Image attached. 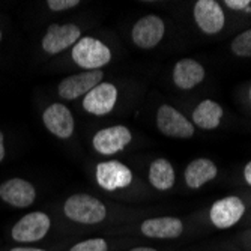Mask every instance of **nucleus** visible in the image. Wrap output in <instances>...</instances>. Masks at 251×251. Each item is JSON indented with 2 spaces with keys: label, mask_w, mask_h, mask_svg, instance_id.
Segmentation results:
<instances>
[{
  "label": "nucleus",
  "mask_w": 251,
  "mask_h": 251,
  "mask_svg": "<svg viewBox=\"0 0 251 251\" xmlns=\"http://www.w3.org/2000/svg\"><path fill=\"white\" fill-rule=\"evenodd\" d=\"M204 78V68L194 59H180L173 68V81L179 89H193Z\"/></svg>",
  "instance_id": "obj_16"
},
{
  "label": "nucleus",
  "mask_w": 251,
  "mask_h": 251,
  "mask_svg": "<svg viewBox=\"0 0 251 251\" xmlns=\"http://www.w3.org/2000/svg\"><path fill=\"white\" fill-rule=\"evenodd\" d=\"M35 197L36 190L29 180L12 177L0 185V199L12 208H29Z\"/></svg>",
  "instance_id": "obj_13"
},
{
  "label": "nucleus",
  "mask_w": 251,
  "mask_h": 251,
  "mask_svg": "<svg viewBox=\"0 0 251 251\" xmlns=\"http://www.w3.org/2000/svg\"><path fill=\"white\" fill-rule=\"evenodd\" d=\"M0 41H2V30H0Z\"/></svg>",
  "instance_id": "obj_28"
},
{
  "label": "nucleus",
  "mask_w": 251,
  "mask_h": 251,
  "mask_svg": "<svg viewBox=\"0 0 251 251\" xmlns=\"http://www.w3.org/2000/svg\"><path fill=\"white\" fill-rule=\"evenodd\" d=\"M104 73L97 71H83L80 74H74L66 77L59 84V97L62 100H77L86 95L89 90H92L95 86L101 83Z\"/></svg>",
  "instance_id": "obj_10"
},
{
  "label": "nucleus",
  "mask_w": 251,
  "mask_h": 251,
  "mask_svg": "<svg viewBox=\"0 0 251 251\" xmlns=\"http://www.w3.org/2000/svg\"><path fill=\"white\" fill-rule=\"evenodd\" d=\"M244 179H245V182L247 184L251 187V161L245 166V169H244Z\"/></svg>",
  "instance_id": "obj_24"
},
{
  "label": "nucleus",
  "mask_w": 251,
  "mask_h": 251,
  "mask_svg": "<svg viewBox=\"0 0 251 251\" xmlns=\"http://www.w3.org/2000/svg\"><path fill=\"white\" fill-rule=\"evenodd\" d=\"M81 36V30L75 25H50L42 38V50L49 54H57L74 47Z\"/></svg>",
  "instance_id": "obj_7"
},
{
  "label": "nucleus",
  "mask_w": 251,
  "mask_h": 251,
  "mask_svg": "<svg viewBox=\"0 0 251 251\" xmlns=\"http://www.w3.org/2000/svg\"><path fill=\"white\" fill-rule=\"evenodd\" d=\"M66 218L80 224H98L105 220L107 209L104 203L90 194H74L63 204Z\"/></svg>",
  "instance_id": "obj_1"
},
{
  "label": "nucleus",
  "mask_w": 251,
  "mask_h": 251,
  "mask_svg": "<svg viewBox=\"0 0 251 251\" xmlns=\"http://www.w3.org/2000/svg\"><path fill=\"white\" fill-rule=\"evenodd\" d=\"M129 251H156L155 248H151V247H135Z\"/></svg>",
  "instance_id": "obj_27"
},
{
  "label": "nucleus",
  "mask_w": 251,
  "mask_h": 251,
  "mask_svg": "<svg viewBox=\"0 0 251 251\" xmlns=\"http://www.w3.org/2000/svg\"><path fill=\"white\" fill-rule=\"evenodd\" d=\"M140 232L153 239H175L184 232V224L176 217H156L145 220L140 226Z\"/></svg>",
  "instance_id": "obj_15"
},
{
  "label": "nucleus",
  "mask_w": 251,
  "mask_h": 251,
  "mask_svg": "<svg viewBox=\"0 0 251 251\" xmlns=\"http://www.w3.org/2000/svg\"><path fill=\"white\" fill-rule=\"evenodd\" d=\"M194 20L199 29L206 35H215L223 30L226 17L223 8L215 0H199L194 5Z\"/></svg>",
  "instance_id": "obj_12"
},
{
  "label": "nucleus",
  "mask_w": 251,
  "mask_h": 251,
  "mask_svg": "<svg viewBox=\"0 0 251 251\" xmlns=\"http://www.w3.org/2000/svg\"><path fill=\"white\" fill-rule=\"evenodd\" d=\"M218 169L214 161L208 158H197L191 161L185 169V182L187 185L193 190L203 187L209 180L217 177Z\"/></svg>",
  "instance_id": "obj_17"
},
{
  "label": "nucleus",
  "mask_w": 251,
  "mask_h": 251,
  "mask_svg": "<svg viewBox=\"0 0 251 251\" xmlns=\"http://www.w3.org/2000/svg\"><path fill=\"white\" fill-rule=\"evenodd\" d=\"M250 98H251V89H250Z\"/></svg>",
  "instance_id": "obj_29"
},
{
  "label": "nucleus",
  "mask_w": 251,
  "mask_h": 251,
  "mask_svg": "<svg viewBox=\"0 0 251 251\" xmlns=\"http://www.w3.org/2000/svg\"><path fill=\"white\" fill-rule=\"evenodd\" d=\"M149 182L151 185L159 191H167L175 185V170L173 166L164 158H158L152 161L149 167Z\"/></svg>",
  "instance_id": "obj_19"
},
{
  "label": "nucleus",
  "mask_w": 251,
  "mask_h": 251,
  "mask_svg": "<svg viewBox=\"0 0 251 251\" xmlns=\"http://www.w3.org/2000/svg\"><path fill=\"white\" fill-rule=\"evenodd\" d=\"M223 115V107L218 102L203 100L193 111V122L201 129H214L220 125Z\"/></svg>",
  "instance_id": "obj_18"
},
{
  "label": "nucleus",
  "mask_w": 251,
  "mask_h": 251,
  "mask_svg": "<svg viewBox=\"0 0 251 251\" xmlns=\"http://www.w3.org/2000/svg\"><path fill=\"white\" fill-rule=\"evenodd\" d=\"M245 214V204L236 196H229L217 200L209 211L211 223L217 229H230L241 221Z\"/></svg>",
  "instance_id": "obj_5"
},
{
  "label": "nucleus",
  "mask_w": 251,
  "mask_h": 251,
  "mask_svg": "<svg viewBox=\"0 0 251 251\" xmlns=\"http://www.w3.org/2000/svg\"><path fill=\"white\" fill-rule=\"evenodd\" d=\"M44 125L59 139H68L74 132V116L71 110L60 102H54L45 108L42 115Z\"/></svg>",
  "instance_id": "obj_14"
},
{
  "label": "nucleus",
  "mask_w": 251,
  "mask_h": 251,
  "mask_svg": "<svg viewBox=\"0 0 251 251\" xmlns=\"http://www.w3.org/2000/svg\"><path fill=\"white\" fill-rule=\"evenodd\" d=\"M9 251H47L44 248H36V247H14Z\"/></svg>",
  "instance_id": "obj_26"
},
{
  "label": "nucleus",
  "mask_w": 251,
  "mask_h": 251,
  "mask_svg": "<svg viewBox=\"0 0 251 251\" xmlns=\"http://www.w3.org/2000/svg\"><path fill=\"white\" fill-rule=\"evenodd\" d=\"M224 5H227V8H230V9L241 11L251 5V0H226Z\"/></svg>",
  "instance_id": "obj_23"
},
{
  "label": "nucleus",
  "mask_w": 251,
  "mask_h": 251,
  "mask_svg": "<svg viewBox=\"0 0 251 251\" xmlns=\"http://www.w3.org/2000/svg\"><path fill=\"white\" fill-rule=\"evenodd\" d=\"M5 158V137H3V132L0 131V163L3 161Z\"/></svg>",
  "instance_id": "obj_25"
},
{
  "label": "nucleus",
  "mask_w": 251,
  "mask_h": 251,
  "mask_svg": "<svg viewBox=\"0 0 251 251\" xmlns=\"http://www.w3.org/2000/svg\"><path fill=\"white\" fill-rule=\"evenodd\" d=\"M156 126L164 135L175 139H190L194 134V125L169 104H163L156 111Z\"/></svg>",
  "instance_id": "obj_4"
},
{
  "label": "nucleus",
  "mask_w": 251,
  "mask_h": 251,
  "mask_svg": "<svg viewBox=\"0 0 251 251\" xmlns=\"http://www.w3.org/2000/svg\"><path fill=\"white\" fill-rule=\"evenodd\" d=\"M49 8L54 12H62L66 9H73L80 5L78 0H49Z\"/></svg>",
  "instance_id": "obj_22"
},
{
  "label": "nucleus",
  "mask_w": 251,
  "mask_h": 251,
  "mask_svg": "<svg viewBox=\"0 0 251 251\" xmlns=\"http://www.w3.org/2000/svg\"><path fill=\"white\" fill-rule=\"evenodd\" d=\"M232 51L239 57H251V29L239 33L232 41Z\"/></svg>",
  "instance_id": "obj_20"
},
{
  "label": "nucleus",
  "mask_w": 251,
  "mask_h": 251,
  "mask_svg": "<svg viewBox=\"0 0 251 251\" xmlns=\"http://www.w3.org/2000/svg\"><path fill=\"white\" fill-rule=\"evenodd\" d=\"M70 251H108V244L102 238H90L81 242H77L71 247Z\"/></svg>",
  "instance_id": "obj_21"
},
{
  "label": "nucleus",
  "mask_w": 251,
  "mask_h": 251,
  "mask_svg": "<svg viewBox=\"0 0 251 251\" xmlns=\"http://www.w3.org/2000/svg\"><path fill=\"white\" fill-rule=\"evenodd\" d=\"M73 60L84 71H97L111 60V51L100 39L84 36L73 47Z\"/></svg>",
  "instance_id": "obj_2"
},
{
  "label": "nucleus",
  "mask_w": 251,
  "mask_h": 251,
  "mask_svg": "<svg viewBox=\"0 0 251 251\" xmlns=\"http://www.w3.org/2000/svg\"><path fill=\"white\" fill-rule=\"evenodd\" d=\"M118 101V89L111 83H100L84 95L83 108L95 116H104L110 113Z\"/></svg>",
  "instance_id": "obj_11"
},
{
  "label": "nucleus",
  "mask_w": 251,
  "mask_h": 251,
  "mask_svg": "<svg viewBox=\"0 0 251 251\" xmlns=\"http://www.w3.org/2000/svg\"><path fill=\"white\" fill-rule=\"evenodd\" d=\"M166 32L164 21L156 15H146L142 17L132 26L131 38L137 47L149 50L153 49L161 42Z\"/></svg>",
  "instance_id": "obj_6"
},
{
  "label": "nucleus",
  "mask_w": 251,
  "mask_h": 251,
  "mask_svg": "<svg viewBox=\"0 0 251 251\" xmlns=\"http://www.w3.org/2000/svg\"><path fill=\"white\" fill-rule=\"evenodd\" d=\"M97 182L105 191L126 188L132 182V172L118 159L104 161L97 166Z\"/></svg>",
  "instance_id": "obj_8"
},
{
  "label": "nucleus",
  "mask_w": 251,
  "mask_h": 251,
  "mask_svg": "<svg viewBox=\"0 0 251 251\" xmlns=\"http://www.w3.org/2000/svg\"><path fill=\"white\" fill-rule=\"evenodd\" d=\"M50 227H51L50 217L45 212L35 211L21 217L14 224L11 236L18 244H33V242H39L41 239L47 236V233L50 232Z\"/></svg>",
  "instance_id": "obj_3"
},
{
  "label": "nucleus",
  "mask_w": 251,
  "mask_h": 251,
  "mask_svg": "<svg viewBox=\"0 0 251 251\" xmlns=\"http://www.w3.org/2000/svg\"><path fill=\"white\" fill-rule=\"evenodd\" d=\"M132 140L131 131L124 125L104 128L94 135V149L101 155H113L124 151Z\"/></svg>",
  "instance_id": "obj_9"
}]
</instances>
